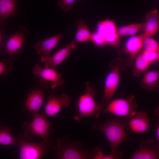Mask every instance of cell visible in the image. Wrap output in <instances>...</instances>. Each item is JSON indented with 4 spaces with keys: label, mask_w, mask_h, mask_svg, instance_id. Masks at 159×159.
Segmentation results:
<instances>
[{
    "label": "cell",
    "mask_w": 159,
    "mask_h": 159,
    "mask_svg": "<svg viewBox=\"0 0 159 159\" xmlns=\"http://www.w3.org/2000/svg\"><path fill=\"white\" fill-rule=\"evenodd\" d=\"M145 39L143 34L130 37L126 43L125 52L132 57L135 56L143 47Z\"/></svg>",
    "instance_id": "19"
},
{
    "label": "cell",
    "mask_w": 159,
    "mask_h": 159,
    "mask_svg": "<svg viewBox=\"0 0 159 159\" xmlns=\"http://www.w3.org/2000/svg\"><path fill=\"white\" fill-rule=\"evenodd\" d=\"M23 128L25 135L29 138L34 135L44 139L51 132V127L47 118L37 112L33 113L32 121L29 123H24Z\"/></svg>",
    "instance_id": "6"
},
{
    "label": "cell",
    "mask_w": 159,
    "mask_h": 159,
    "mask_svg": "<svg viewBox=\"0 0 159 159\" xmlns=\"http://www.w3.org/2000/svg\"><path fill=\"white\" fill-rule=\"evenodd\" d=\"M145 26V22L129 24L118 29V34L121 36L133 35L144 31Z\"/></svg>",
    "instance_id": "21"
},
{
    "label": "cell",
    "mask_w": 159,
    "mask_h": 159,
    "mask_svg": "<svg viewBox=\"0 0 159 159\" xmlns=\"http://www.w3.org/2000/svg\"><path fill=\"white\" fill-rule=\"evenodd\" d=\"M95 90L89 82L86 83L85 92L79 97L77 102V112L74 119L80 123L84 117L92 116L99 117L100 110L102 107L97 103L94 98Z\"/></svg>",
    "instance_id": "3"
},
{
    "label": "cell",
    "mask_w": 159,
    "mask_h": 159,
    "mask_svg": "<svg viewBox=\"0 0 159 159\" xmlns=\"http://www.w3.org/2000/svg\"><path fill=\"white\" fill-rule=\"evenodd\" d=\"M143 47L145 49L159 52V45L158 43L156 40L151 37L145 39Z\"/></svg>",
    "instance_id": "25"
},
{
    "label": "cell",
    "mask_w": 159,
    "mask_h": 159,
    "mask_svg": "<svg viewBox=\"0 0 159 159\" xmlns=\"http://www.w3.org/2000/svg\"><path fill=\"white\" fill-rule=\"evenodd\" d=\"M91 130L101 132L110 143L111 148L110 154L112 155L115 159L122 158L123 153L118 150V148L122 143L128 141L125 132L126 122L120 117L116 116L105 122L94 124Z\"/></svg>",
    "instance_id": "1"
},
{
    "label": "cell",
    "mask_w": 159,
    "mask_h": 159,
    "mask_svg": "<svg viewBox=\"0 0 159 159\" xmlns=\"http://www.w3.org/2000/svg\"><path fill=\"white\" fill-rule=\"evenodd\" d=\"M159 16L157 9L146 13L145 26L143 33L145 38L151 37L155 34L159 29Z\"/></svg>",
    "instance_id": "17"
},
{
    "label": "cell",
    "mask_w": 159,
    "mask_h": 159,
    "mask_svg": "<svg viewBox=\"0 0 159 159\" xmlns=\"http://www.w3.org/2000/svg\"><path fill=\"white\" fill-rule=\"evenodd\" d=\"M11 132L10 128L0 126V144L8 145L16 143V139L11 135Z\"/></svg>",
    "instance_id": "22"
},
{
    "label": "cell",
    "mask_w": 159,
    "mask_h": 159,
    "mask_svg": "<svg viewBox=\"0 0 159 159\" xmlns=\"http://www.w3.org/2000/svg\"><path fill=\"white\" fill-rule=\"evenodd\" d=\"M121 67L119 64L114 66L107 76L104 88L102 105L105 107L112 98L119 85Z\"/></svg>",
    "instance_id": "10"
},
{
    "label": "cell",
    "mask_w": 159,
    "mask_h": 159,
    "mask_svg": "<svg viewBox=\"0 0 159 159\" xmlns=\"http://www.w3.org/2000/svg\"><path fill=\"white\" fill-rule=\"evenodd\" d=\"M16 143L19 149V158L38 159L43 156L50 149L55 148L51 140L47 138L42 142L35 143L26 141L22 135L16 138Z\"/></svg>",
    "instance_id": "4"
},
{
    "label": "cell",
    "mask_w": 159,
    "mask_h": 159,
    "mask_svg": "<svg viewBox=\"0 0 159 159\" xmlns=\"http://www.w3.org/2000/svg\"><path fill=\"white\" fill-rule=\"evenodd\" d=\"M156 138L157 140L159 141V122L158 120V123L156 129Z\"/></svg>",
    "instance_id": "30"
},
{
    "label": "cell",
    "mask_w": 159,
    "mask_h": 159,
    "mask_svg": "<svg viewBox=\"0 0 159 159\" xmlns=\"http://www.w3.org/2000/svg\"><path fill=\"white\" fill-rule=\"evenodd\" d=\"M77 0H59L58 2L59 6L66 12L73 8V4Z\"/></svg>",
    "instance_id": "28"
},
{
    "label": "cell",
    "mask_w": 159,
    "mask_h": 159,
    "mask_svg": "<svg viewBox=\"0 0 159 159\" xmlns=\"http://www.w3.org/2000/svg\"><path fill=\"white\" fill-rule=\"evenodd\" d=\"M5 29L3 27H0V51L6 35L5 33Z\"/></svg>",
    "instance_id": "29"
},
{
    "label": "cell",
    "mask_w": 159,
    "mask_h": 159,
    "mask_svg": "<svg viewBox=\"0 0 159 159\" xmlns=\"http://www.w3.org/2000/svg\"><path fill=\"white\" fill-rule=\"evenodd\" d=\"M70 101L69 97L64 94L59 95H51L48 99L45 107V112L48 117L58 114L62 107H68Z\"/></svg>",
    "instance_id": "14"
},
{
    "label": "cell",
    "mask_w": 159,
    "mask_h": 159,
    "mask_svg": "<svg viewBox=\"0 0 159 159\" xmlns=\"http://www.w3.org/2000/svg\"><path fill=\"white\" fill-rule=\"evenodd\" d=\"M12 65L10 60H0V76L8 75L11 69Z\"/></svg>",
    "instance_id": "26"
},
{
    "label": "cell",
    "mask_w": 159,
    "mask_h": 159,
    "mask_svg": "<svg viewBox=\"0 0 159 159\" xmlns=\"http://www.w3.org/2000/svg\"><path fill=\"white\" fill-rule=\"evenodd\" d=\"M92 34L85 23L82 20L77 21V31L73 40L75 42H84L91 40Z\"/></svg>",
    "instance_id": "20"
},
{
    "label": "cell",
    "mask_w": 159,
    "mask_h": 159,
    "mask_svg": "<svg viewBox=\"0 0 159 159\" xmlns=\"http://www.w3.org/2000/svg\"><path fill=\"white\" fill-rule=\"evenodd\" d=\"M96 33L105 44L117 46L120 35L118 28L113 20L107 19L100 22L97 24Z\"/></svg>",
    "instance_id": "9"
},
{
    "label": "cell",
    "mask_w": 159,
    "mask_h": 159,
    "mask_svg": "<svg viewBox=\"0 0 159 159\" xmlns=\"http://www.w3.org/2000/svg\"><path fill=\"white\" fill-rule=\"evenodd\" d=\"M67 32L57 34L48 38L39 41L35 44L34 48L37 52L41 57H47L56 47L62 37Z\"/></svg>",
    "instance_id": "16"
},
{
    "label": "cell",
    "mask_w": 159,
    "mask_h": 159,
    "mask_svg": "<svg viewBox=\"0 0 159 159\" xmlns=\"http://www.w3.org/2000/svg\"><path fill=\"white\" fill-rule=\"evenodd\" d=\"M142 53L151 64L159 59V52H155L144 49Z\"/></svg>",
    "instance_id": "27"
},
{
    "label": "cell",
    "mask_w": 159,
    "mask_h": 159,
    "mask_svg": "<svg viewBox=\"0 0 159 159\" xmlns=\"http://www.w3.org/2000/svg\"><path fill=\"white\" fill-rule=\"evenodd\" d=\"M159 78L158 71L152 70L146 72L142 80V84L145 85L149 86L155 84Z\"/></svg>",
    "instance_id": "23"
},
{
    "label": "cell",
    "mask_w": 159,
    "mask_h": 159,
    "mask_svg": "<svg viewBox=\"0 0 159 159\" xmlns=\"http://www.w3.org/2000/svg\"><path fill=\"white\" fill-rule=\"evenodd\" d=\"M54 157L58 159H93L94 150L83 148L79 142H76L67 136L59 138L57 140Z\"/></svg>",
    "instance_id": "2"
},
{
    "label": "cell",
    "mask_w": 159,
    "mask_h": 159,
    "mask_svg": "<svg viewBox=\"0 0 159 159\" xmlns=\"http://www.w3.org/2000/svg\"><path fill=\"white\" fill-rule=\"evenodd\" d=\"M126 122V130L129 132L138 133L145 132L149 130L150 119L144 111L137 112L133 117Z\"/></svg>",
    "instance_id": "13"
},
{
    "label": "cell",
    "mask_w": 159,
    "mask_h": 159,
    "mask_svg": "<svg viewBox=\"0 0 159 159\" xmlns=\"http://www.w3.org/2000/svg\"><path fill=\"white\" fill-rule=\"evenodd\" d=\"M49 86L48 82L40 80L37 85L29 93L24 105V108L33 112H37L42 106L44 92Z\"/></svg>",
    "instance_id": "8"
},
{
    "label": "cell",
    "mask_w": 159,
    "mask_h": 159,
    "mask_svg": "<svg viewBox=\"0 0 159 159\" xmlns=\"http://www.w3.org/2000/svg\"><path fill=\"white\" fill-rule=\"evenodd\" d=\"M32 73L39 79L51 82V87L53 89L62 86L64 82L61 74L55 68L45 66L42 67L37 64L33 69Z\"/></svg>",
    "instance_id": "11"
},
{
    "label": "cell",
    "mask_w": 159,
    "mask_h": 159,
    "mask_svg": "<svg viewBox=\"0 0 159 159\" xmlns=\"http://www.w3.org/2000/svg\"><path fill=\"white\" fill-rule=\"evenodd\" d=\"M138 108L134 97L132 96L127 99L117 98L110 101L104 111L117 117L130 119L135 115Z\"/></svg>",
    "instance_id": "5"
},
{
    "label": "cell",
    "mask_w": 159,
    "mask_h": 159,
    "mask_svg": "<svg viewBox=\"0 0 159 159\" xmlns=\"http://www.w3.org/2000/svg\"><path fill=\"white\" fill-rule=\"evenodd\" d=\"M151 64L141 53L136 57L135 68L139 72H143L147 70Z\"/></svg>",
    "instance_id": "24"
},
{
    "label": "cell",
    "mask_w": 159,
    "mask_h": 159,
    "mask_svg": "<svg viewBox=\"0 0 159 159\" xmlns=\"http://www.w3.org/2000/svg\"><path fill=\"white\" fill-rule=\"evenodd\" d=\"M29 34L24 27L19 26L16 32L6 36L0 52L4 55H8L12 58H16L17 53L22 47L25 38L28 36Z\"/></svg>",
    "instance_id": "7"
},
{
    "label": "cell",
    "mask_w": 159,
    "mask_h": 159,
    "mask_svg": "<svg viewBox=\"0 0 159 159\" xmlns=\"http://www.w3.org/2000/svg\"><path fill=\"white\" fill-rule=\"evenodd\" d=\"M129 159H158L159 147L151 139L141 141L139 149L129 158Z\"/></svg>",
    "instance_id": "12"
},
{
    "label": "cell",
    "mask_w": 159,
    "mask_h": 159,
    "mask_svg": "<svg viewBox=\"0 0 159 159\" xmlns=\"http://www.w3.org/2000/svg\"><path fill=\"white\" fill-rule=\"evenodd\" d=\"M17 8L16 0H0V27L5 26V20L15 15Z\"/></svg>",
    "instance_id": "18"
},
{
    "label": "cell",
    "mask_w": 159,
    "mask_h": 159,
    "mask_svg": "<svg viewBox=\"0 0 159 159\" xmlns=\"http://www.w3.org/2000/svg\"><path fill=\"white\" fill-rule=\"evenodd\" d=\"M76 47L75 42L73 40L53 56L47 57H41L40 61L44 63L45 66L55 68L70 55Z\"/></svg>",
    "instance_id": "15"
}]
</instances>
